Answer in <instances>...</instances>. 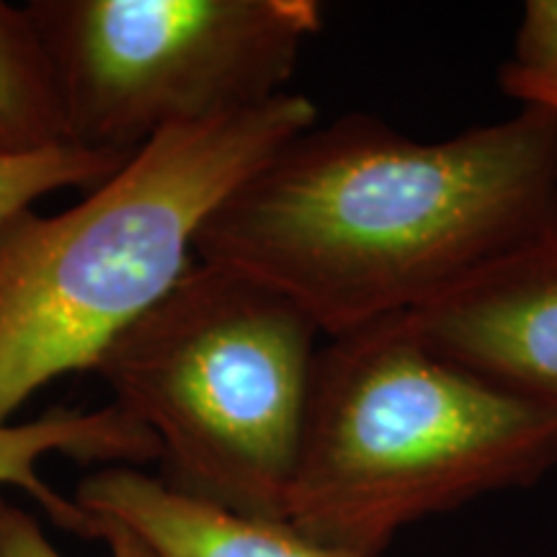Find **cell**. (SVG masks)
I'll use <instances>...</instances> for the list:
<instances>
[{
	"mask_svg": "<svg viewBox=\"0 0 557 557\" xmlns=\"http://www.w3.org/2000/svg\"><path fill=\"white\" fill-rule=\"evenodd\" d=\"M408 318L438 357L557 413V227Z\"/></svg>",
	"mask_w": 557,
	"mask_h": 557,
	"instance_id": "6",
	"label": "cell"
},
{
	"mask_svg": "<svg viewBox=\"0 0 557 557\" xmlns=\"http://www.w3.org/2000/svg\"><path fill=\"white\" fill-rule=\"evenodd\" d=\"M537 107H549V109H557V94L549 96V99H545L542 103H537Z\"/></svg>",
	"mask_w": 557,
	"mask_h": 557,
	"instance_id": "13",
	"label": "cell"
},
{
	"mask_svg": "<svg viewBox=\"0 0 557 557\" xmlns=\"http://www.w3.org/2000/svg\"><path fill=\"white\" fill-rule=\"evenodd\" d=\"M81 148L135 156L160 132L263 107L287 94L315 0H32Z\"/></svg>",
	"mask_w": 557,
	"mask_h": 557,
	"instance_id": "5",
	"label": "cell"
},
{
	"mask_svg": "<svg viewBox=\"0 0 557 557\" xmlns=\"http://www.w3.org/2000/svg\"><path fill=\"white\" fill-rule=\"evenodd\" d=\"M96 517V540L107 542L111 557H158L148 542H143L122 521ZM0 557H65L52 545L47 532L24 506L0 496Z\"/></svg>",
	"mask_w": 557,
	"mask_h": 557,
	"instance_id": "12",
	"label": "cell"
},
{
	"mask_svg": "<svg viewBox=\"0 0 557 557\" xmlns=\"http://www.w3.org/2000/svg\"><path fill=\"white\" fill-rule=\"evenodd\" d=\"M557 227V109L438 143L372 114L310 127L240 184L197 261L289 297L325 338L410 315Z\"/></svg>",
	"mask_w": 557,
	"mask_h": 557,
	"instance_id": "1",
	"label": "cell"
},
{
	"mask_svg": "<svg viewBox=\"0 0 557 557\" xmlns=\"http://www.w3.org/2000/svg\"><path fill=\"white\" fill-rule=\"evenodd\" d=\"M75 504L129 527L158 557H351L287 521L253 519L173 491L143 468H101L75 487Z\"/></svg>",
	"mask_w": 557,
	"mask_h": 557,
	"instance_id": "7",
	"label": "cell"
},
{
	"mask_svg": "<svg viewBox=\"0 0 557 557\" xmlns=\"http://www.w3.org/2000/svg\"><path fill=\"white\" fill-rule=\"evenodd\" d=\"M555 465V410L438 357L395 315L318 348L284 521L380 557L416 521L540 483Z\"/></svg>",
	"mask_w": 557,
	"mask_h": 557,
	"instance_id": "3",
	"label": "cell"
},
{
	"mask_svg": "<svg viewBox=\"0 0 557 557\" xmlns=\"http://www.w3.org/2000/svg\"><path fill=\"white\" fill-rule=\"evenodd\" d=\"M52 455L101 468H143L158 462L160 451L156 436L114 403L96 410H50L34 421L0 426V485L24 491L65 532L96 540L94 513L39 475V462Z\"/></svg>",
	"mask_w": 557,
	"mask_h": 557,
	"instance_id": "8",
	"label": "cell"
},
{
	"mask_svg": "<svg viewBox=\"0 0 557 557\" xmlns=\"http://www.w3.org/2000/svg\"><path fill=\"white\" fill-rule=\"evenodd\" d=\"M129 158L88 150L73 143L26 156H0V227L52 191L96 189Z\"/></svg>",
	"mask_w": 557,
	"mask_h": 557,
	"instance_id": "10",
	"label": "cell"
},
{
	"mask_svg": "<svg viewBox=\"0 0 557 557\" xmlns=\"http://www.w3.org/2000/svg\"><path fill=\"white\" fill-rule=\"evenodd\" d=\"M315 122V103L287 90L165 129L75 207L0 227V426L52 380L94 372L197 263L214 209Z\"/></svg>",
	"mask_w": 557,
	"mask_h": 557,
	"instance_id": "2",
	"label": "cell"
},
{
	"mask_svg": "<svg viewBox=\"0 0 557 557\" xmlns=\"http://www.w3.org/2000/svg\"><path fill=\"white\" fill-rule=\"evenodd\" d=\"M70 143L58 83L29 11L0 0V156Z\"/></svg>",
	"mask_w": 557,
	"mask_h": 557,
	"instance_id": "9",
	"label": "cell"
},
{
	"mask_svg": "<svg viewBox=\"0 0 557 557\" xmlns=\"http://www.w3.org/2000/svg\"><path fill=\"white\" fill-rule=\"evenodd\" d=\"M320 336L289 297L197 261L94 372L156 436L165 485L284 521Z\"/></svg>",
	"mask_w": 557,
	"mask_h": 557,
	"instance_id": "4",
	"label": "cell"
},
{
	"mask_svg": "<svg viewBox=\"0 0 557 557\" xmlns=\"http://www.w3.org/2000/svg\"><path fill=\"white\" fill-rule=\"evenodd\" d=\"M498 83L521 107H537L557 94V0L527 3L511 60L500 67Z\"/></svg>",
	"mask_w": 557,
	"mask_h": 557,
	"instance_id": "11",
	"label": "cell"
}]
</instances>
